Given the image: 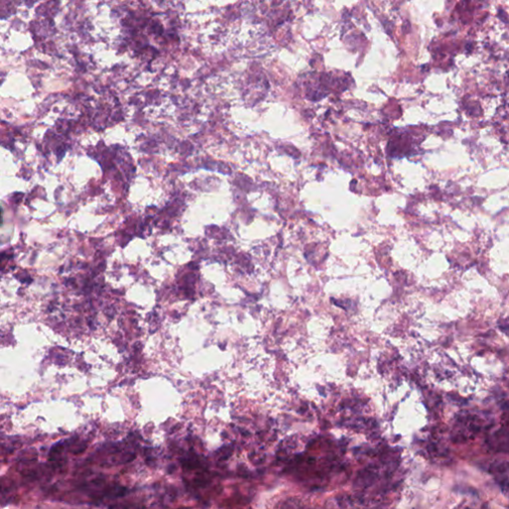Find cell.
Here are the masks:
<instances>
[{
  "label": "cell",
  "mask_w": 509,
  "mask_h": 509,
  "mask_svg": "<svg viewBox=\"0 0 509 509\" xmlns=\"http://www.w3.org/2000/svg\"><path fill=\"white\" fill-rule=\"evenodd\" d=\"M477 422V418L474 416H469L466 418L461 417V419L457 422L453 440L457 443H461L475 435L480 430V426Z\"/></svg>",
  "instance_id": "cell-1"
},
{
  "label": "cell",
  "mask_w": 509,
  "mask_h": 509,
  "mask_svg": "<svg viewBox=\"0 0 509 509\" xmlns=\"http://www.w3.org/2000/svg\"><path fill=\"white\" fill-rule=\"evenodd\" d=\"M491 446L498 451L509 453V429H501L492 435Z\"/></svg>",
  "instance_id": "cell-2"
},
{
  "label": "cell",
  "mask_w": 509,
  "mask_h": 509,
  "mask_svg": "<svg viewBox=\"0 0 509 509\" xmlns=\"http://www.w3.org/2000/svg\"><path fill=\"white\" fill-rule=\"evenodd\" d=\"M140 348H141V344H140V343H136V344L134 345V349H137V351H139V349H140Z\"/></svg>",
  "instance_id": "cell-3"
},
{
  "label": "cell",
  "mask_w": 509,
  "mask_h": 509,
  "mask_svg": "<svg viewBox=\"0 0 509 509\" xmlns=\"http://www.w3.org/2000/svg\"><path fill=\"white\" fill-rule=\"evenodd\" d=\"M173 469H175V466H174V465L170 466V467H169V470H168V472H169V473H171V472L174 470Z\"/></svg>",
  "instance_id": "cell-4"
}]
</instances>
